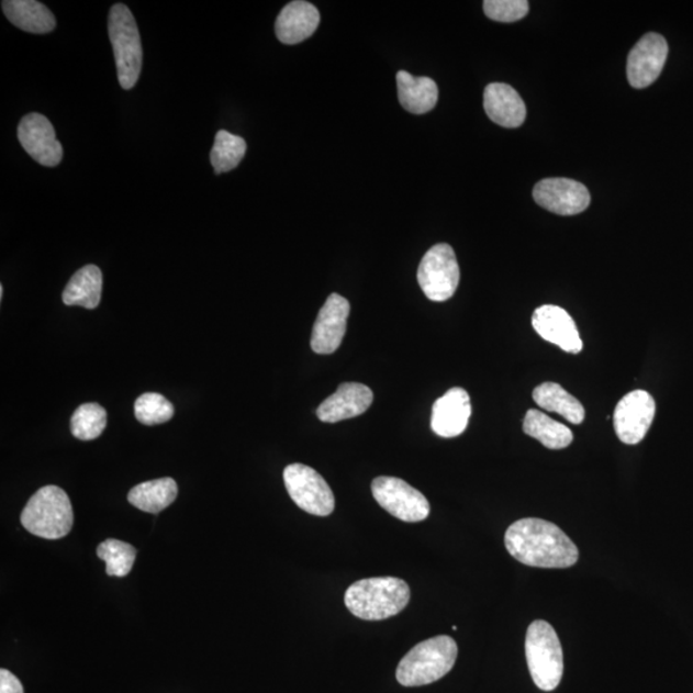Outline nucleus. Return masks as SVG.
Returning a JSON list of instances; mask_svg holds the SVG:
<instances>
[{
    "instance_id": "obj_1",
    "label": "nucleus",
    "mask_w": 693,
    "mask_h": 693,
    "mask_svg": "<svg viewBox=\"0 0 693 693\" xmlns=\"http://www.w3.org/2000/svg\"><path fill=\"white\" fill-rule=\"evenodd\" d=\"M505 546L517 561L535 568H570L580 558L573 540L558 525L536 517L510 525Z\"/></svg>"
},
{
    "instance_id": "obj_2",
    "label": "nucleus",
    "mask_w": 693,
    "mask_h": 693,
    "mask_svg": "<svg viewBox=\"0 0 693 693\" xmlns=\"http://www.w3.org/2000/svg\"><path fill=\"white\" fill-rule=\"evenodd\" d=\"M410 601V588L394 577L368 578L349 585L345 603L356 618L384 621L400 614Z\"/></svg>"
},
{
    "instance_id": "obj_3",
    "label": "nucleus",
    "mask_w": 693,
    "mask_h": 693,
    "mask_svg": "<svg viewBox=\"0 0 693 693\" xmlns=\"http://www.w3.org/2000/svg\"><path fill=\"white\" fill-rule=\"evenodd\" d=\"M457 645L448 636H437L417 644L400 661L398 681L405 688H418L444 678L455 666Z\"/></svg>"
},
{
    "instance_id": "obj_4",
    "label": "nucleus",
    "mask_w": 693,
    "mask_h": 693,
    "mask_svg": "<svg viewBox=\"0 0 693 693\" xmlns=\"http://www.w3.org/2000/svg\"><path fill=\"white\" fill-rule=\"evenodd\" d=\"M21 523L36 537L45 539L66 537L74 524L70 499L57 485L43 487L29 500L21 514Z\"/></svg>"
},
{
    "instance_id": "obj_5",
    "label": "nucleus",
    "mask_w": 693,
    "mask_h": 693,
    "mask_svg": "<svg viewBox=\"0 0 693 693\" xmlns=\"http://www.w3.org/2000/svg\"><path fill=\"white\" fill-rule=\"evenodd\" d=\"M525 657L539 690L558 689L563 673V655L558 635L545 621L533 622L525 638Z\"/></svg>"
},
{
    "instance_id": "obj_6",
    "label": "nucleus",
    "mask_w": 693,
    "mask_h": 693,
    "mask_svg": "<svg viewBox=\"0 0 693 693\" xmlns=\"http://www.w3.org/2000/svg\"><path fill=\"white\" fill-rule=\"evenodd\" d=\"M109 33L116 60L120 86L131 90L138 82L143 51L138 26L125 4H114L110 12Z\"/></svg>"
},
{
    "instance_id": "obj_7",
    "label": "nucleus",
    "mask_w": 693,
    "mask_h": 693,
    "mask_svg": "<svg viewBox=\"0 0 693 693\" xmlns=\"http://www.w3.org/2000/svg\"><path fill=\"white\" fill-rule=\"evenodd\" d=\"M417 281L426 299L433 302L452 299L460 283V268L454 248L446 243L432 247L418 266Z\"/></svg>"
},
{
    "instance_id": "obj_8",
    "label": "nucleus",
    "mask_w": 693,
    "mask_h": 693,
    "mask_svg": "<svg viewBox=\"0 0 693 693\" xmlns=\"http://www.w3.org/2000/svg\"><path fill=\"white\" fill-rule=\"evenodd\" d=\"M284 483L294 504L311 515L327 516L334 512L335 499L325 479L303 463L284 470Z\"/></svg>"
},
{
    "instance_id": "obj_9",
    "label": "nucleus",
    "mask_w": 693,
    "mask_h": 693,
    "mask_svg": "<svg viewBox=\"0 0 693 693\" xmlns=\"http://www.w3.org/2000/svg\"><path fill=\"white\" fill-rule=\"evenodd\" d=\"M371 491L378 504L402 522H423L431 514L424 494L400 478L379 477L372 481Z\"/></svg>"
},
{
    "instance_id": "obj_10",
    "label": "nucleus",
    "mask_w": 693,
    "mask_h": 693,
    "mask_svg": "<svg viewBox=\"0 0 693 693\" xmlns=\"http://www.w3.org/2000/svg\"><path fill=\"white\" fill-rule=\"evenodd\" d=\"M657 413V403L646 391L630 392L619 401L614 411L616 436L626 445H637L649 432Z\"/></svg>"
},
{
    "instance_id": "obj_11",
    "label": "nucleus",
    "mask_w": 693,
    "mask_h": 693,
    "mask_svg": "<svg viewBox=\"0 0 693 693\" xmlns=\"http://www.w3.org/2000/svg\"><path fill=\"white\" fill-rule=\"evenodd\" d=\"M536 202L561 216L578 215L589 209L591 195L581 182L563 178L540 180L533 189Z\"/></svg>"
},
{
    "instance_id": "obj_12",
    "label": "nucleus",
    "mask_w": 693,
    "mask_h": 693,
    "mask_svg": "<svg viewBox=\"0 0 693 693\" xmlns=\"http://www.w3.org/2000/svg\"><path fill=\"white\" fill-rule=\"evenodd\" d=\"M351 311L345 297L333 293L320 310L314 329H312L311 348L318 355H332L342 345L347 332V318Z\"/></svg>"
},
{
    "instance_id": "obj_13",
    "label": "nucleus",
    "mask_w": 693,
    "mask_h": 693,
    "mask_svg": "<svg viewBox=\"0 0 693 693\" xmlns=\"http://www.w3.org/2000/svg\"><path fill=\"white\" fill-rule=\"evenodd\" d=\"M664 36L650 33L641 37L630 51L627 75L631 87L645 89L658 80L668 58Z\"/></svg>"
},
{
    "instance_id": "obj_14",
    "label": "nucleus",
    "mask_w": 693,
    "mask_h": 693,
    "mask_svg": "<svg viewBox=\"0 0 693 693\" xmlns=\"http://www.w3.org/2000/svg\"><path fill=\"white\" fill-rule=\"evenodd\" d=\"M19 141L37 164L55 167L63 161L64 149L57 141L55 127L41 113H30L21 120Z\"/></svg>"
},
{
    "instance_id": "obj_15",
    "label": "nucleus",
    "mask_w": 693,
    "mask_h": 693,
    "mask_svg": "<svg viewBox=\"0 0 693 693\" xmlns=\"http://www.w3.org/2000/svg\"><path fill=\"white\" fill-rule=\"evenodd\" d=\"M532 325L540 338L552 343L568 354H580L583 342L574 320L568 312L554 304H545L535 311Z\"/></svg>"
},
{
    "instance_id": "obj_16",
    "label": "nucleus",
    "mask_w": 693,
    "mask_h": 693,
    "mask_svg": "<svg viewBox=\"0 0 693 693\" xmlns=\"http://www.w3.org/2000/svg\"><path fill=\"white\" fill-rule=\"evenodd\" d=\"M471 416L469 393L460 387L452 388L434 402L432 429L439 437L454 438L466 432Z\"/></svg>"
},
{
    "instance_id": "obj_17",
    "label": "nucleus",
    "mask_w": 693,
    "mask_h": 693,
    "mask_svg": "<svg viewBox=\"0 0 693 693\" xmlns=\"http://www.w3.org/2000/svg\"><path fill=\"white\" fill-rule=\"evenodd\" d=\"M375 401V393L360 383H343L338 391L318 406L316 414L324 423L348 421L367 413Z\"/></svg>"
},
{
    "instance_id": "obj_18",
    "label": "nucleus",
    "mask_w": 693,
    "mask_h": 693,
    "mask_svg": "<svg viewBox=\"0 0 693 693\" xmlns=\"http://www.w3.org/2000/svg\"><path fill=\"white\" fill-rule=\"evenodd\" d=\"M484 110L494 124L519 127L527 118L523 98L507 83L493 82L484 90Z\"/></svg>"
},
{
    "instance_id": "obj_19",
    "label": "nucleus",
    "mask_w": 693,
    "mask_h": 693,
    "mask_svg": "<svg viewBox=\"0 0 693 693\" xmlns=\"http://www.w3.org/2000/svg\"><path fill=\"white\" fill-rule=\"evenodd\" d=\"M320 24V13L314 4L295 0L281 10L277 22L278 40L287 45L299 44L314 34Z\"/></svg>"
},
{
    "instance_id": "obj_20",
    "label": "nucleus",
    "mask_w": 693,
    "mask_h": 693,
    "mask_svg": "<svg viewBox=\"0 0 693 693\" xmlns=\"http://www.w3.org/2000/svg\"><path fill=\"white\" fill-rule=\"evenodd\" d=\"M2 9L5 18L24 32L47 34L56 27L53 13L35 0H4Z\"/></svg>"
},
{
    "instance_id": "obj_21",
    "label": "nucleus",
    "mask_w": 693,
    "mask_h": 693,
    "mask_svg": "<svg viewBox=\"0 0 693 693\" xmlns=\"http://www.w3.org/2000/svg\"><path fill=\"white\" fill-rule=\"evenodd\" d=\"M395 81L400 103L407 112L423 114L436 107L439 94L436 81L431 78H415L403 70L395 76Z\"/></svg>"
},
{
    "instance_id": "obj_22",
    "label": "nucleus",
    "mask_w": 693,
    "mask_h": 693,
    "mask_svg": "<svg viewBox=\"0 0 693 693\" xmlns=\"http://www.w3.org/2000/svg\"><path fill=\"white\" fill-rule=\"evenodd\" d=\"M103 277L96 265L83 266L68 281L63 300L67 306H81L93 310L99 306L102 295Z\"/></svg>"
},
{
    "instance_id": "obj_23",
    "label": "nucleus",
    "mask_w": 693,
    "mask_h": 693,
    "mask_svg": "<svg viewBox=\"0 0 693 693\" xmlns=\"http://www.w3.org/2000/svg\"><path fill=\"white\" fill-rule=\"evenodd\" d=\"M178 484L171 478L155 479L134 487L127 500L144 513L158 514L178 498Z\"/></svg>"
},
{
    "instance_id": "obj_24",
    "label": "nucleus",
    "mask_w": 693,
    "mask_h": 693,
    "mask_svg": "<svg viewBox=\"0 0 693 693\" xmlns=\"http://www.w3.org/2000/svg\"><path fill=\"white\" fill-rule=\"evenodd\" d=\"M533 400L539 407L561 415L571 424H582L585 417V410L574 395L563 390L556 383H544L533 391Z\"/></svg>"
},
{
    "instance_id": "obj_25",
    "label": "nucleus",
    "mask_w": 693,
    "mask_h": 693,
    "mask_svg": "<svg viewBox=\"0 0 693 693\" xmlns=\"http://www.w3.org/2000/svg\"><path fill=\"white\" fill-rule=\"evenodd\" d=\"M523 429L548 449L567 448L574 439L567 425L554 421L538 410L528 411L524 417Z\"/></svg>"
},
{
    "instance_id": "obj_26",
    "label": "nucleus",
    "mask_w": 693,
    "mask_h": 693,
    "mask_svg": "<svg viewBox=\"0 0 693 693\" xmlns=\"http://www.w3.org/2000/svg\"><path fill=\"white\" fill-rule=\"evenodd\" d=\"M247 150V143L241 136L220 131L211 150V164L215 172H228L237 167Z\"/></svg>"
},
{
    "instance_id": "obj_27",
    "label": "nucleus",
    "mask_w": 693,
    "mask_h": 693,
    "mask_svg": "<svg viewBox=\"0 0 693 693\" xmlns=\"http://www.w3.org/2000/svg\"><path fill=\"white\" fill-rule=\"evenodd\" d=\"M98 558L105 562V573L110 577H126L131 573L135 558V547L119 539H107L97 548Z\"/></svg>"
},
{
    "instance_id": "obj_28",
    "label": "nucleus",
    "mask_w": 693,
    "mask_h": 693,
    "mask_svg": "<svg viewBox=\"0 0 693 693\" xmlns=\"http://www.w3.org/2000/svg\"><path fill=\"white\" fill-rule=\"evenodd\" d=\"M107 425L105 410L98 403H83L71 417V433L80 440H93L101 436Z\"/></svg>"
},
{
    "instance_id": "obj_29",
    "label": "nucleus",
    "mask_w": 693,
    "mask_h": 693,
    "mask_svg": "<svg viewBox=\"0 0 693 693\" xmlns=\"http://www.w3.org/2000/svg\"><path fill=\"white\" fill-rule=\"evenodd\" d=\"M136 421L144 425H158L171 421L172 403L163 394L144 393L135 401Z\"/></svg>"
},
{
    "instance_id": "obj_30",
    "label": "nucleus",
    "mask_w": 693,
    "mask_h": 693,
    "mask_svg": "<svg viewBox=\"0 0 693 693\" xmlns=\"http://www.w3.org/2000/svg\"><path fill=\"white\" fill-rule=\"evenodd\" d=\"M485 16L499 22H515L527 16L529 3L527 0H485L483 3Z\"/></svg>"
},
{
    "instance_id": "obj_31",
    "label": "nucleus",
    "mask_w": 693,
    "mask_h": 693,
    "mask_svg": "<svg viewBox=\"0 0 693 693\" xmlns=\"http://www.w3.org/2000/svg\"><path fill=\"white\" fill-rule=\"evenodd\" d=\"M0 693H25L24 685L10 670H0Z\"/></svg>"
}]
</instances>
